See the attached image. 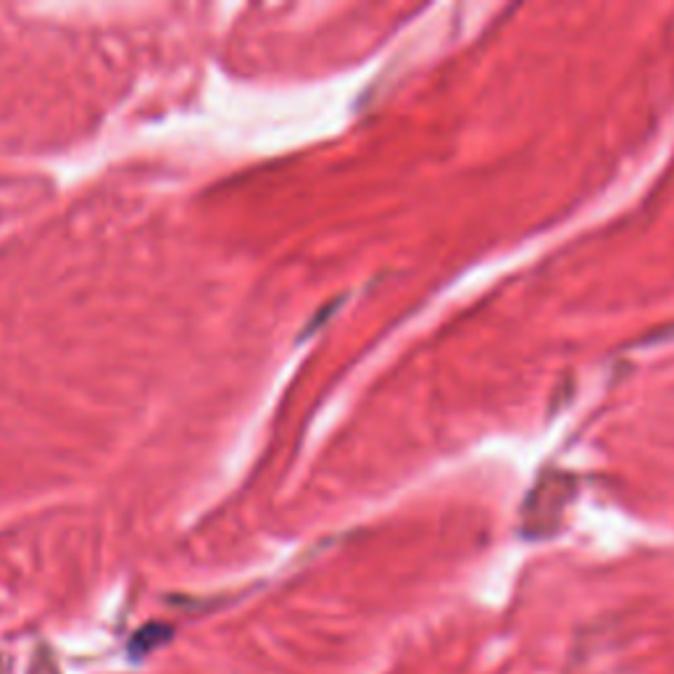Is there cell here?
<instances>
[{
    "label": "cell",
    "instance_id": "cell-2",
    "mask_svg": "<svg viewBox=\"0 0 674 674\" xmlns=\"http://www.w3.org/2000/svg\"><path fill=\"white\" fill-rule=\"evenodd\" d=\"M670 340H674V327L658 329L656 335H649L643 343H645V346H658V343H670Z\"/></svg>",
    "mask_w": 674,
    "mask_h": 674
},
{
    "label": "cell",
    "instance_id": "cell-1",
    "mask_svg": "<svg viewBox=\"0 0 674 674\" xmlns=\"http://www.w3.org/2000/svg\"><path fill=\"white\" fill-rule=\"evenodd\" d=\"M569 484L572 480L564 474H548L535 488V493L530 496L524 509V530L532 538H545L556 530L559 519L564 514Z\"/></svg>",
    "mask_w": 674,
    "mask_h": 674
}]
</instances>
